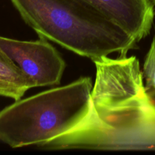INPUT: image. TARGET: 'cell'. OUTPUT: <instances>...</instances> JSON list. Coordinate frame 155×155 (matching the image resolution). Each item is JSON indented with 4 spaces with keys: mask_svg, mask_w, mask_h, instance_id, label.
Returning <instances> with one entry per match:
<instances>
[{
    "mask_svg": "<svg viewBox=\"0 0 155 155\" xmlns=\"http://www.w3.org/2000/svg\"><path fill=\"white\" fill-rule=\"evenodd\" d=\"M96 77L89 110L79 125L45 150H155V98L136 56L92 61Z\"/></svg>",
    "mask_w": 155,
    "mask_h": 155,
    "instance_id": "cell-1",
    "label": "cell"
},
{
    "mask_svg": "<svg viewBox=\"0 0 155 155\" xmlns=\"http://www.w3.org/2000/svg\"><path fill=\"white\" fill-rule=\"evenodd\" d=\"M39 36L92 61L127 54L138 43L120 25L81 0H11Z\"/></svg>",
    "mask_w": 155,
    "mask_h": 155,
    "instance_id": "cell-2",
    "label": "cell"
},
{
    "mask_svg": "<svg viewBox=\"0 0 155 155\" xmlns=\"http://www.w3.org/2000/svg\"><path fill=\"white\" fill-rule=\"evenodd\" d=\"M93 85L80 77L0 110V140L13 148L41 147L75 128L88 114Z\"/></svg>",
    "mask_w": 155,
    "mask_h": 155,
    "instance_id": "cell-3",
    "label": "cell"
},
{
    "mask_svg": "<svg viewBox=\"0 0 155 155\" xmlns=\"http://www.w3.org/2000/svg\"><path fill=\"white\" fill-rule=\"evenodd\" d=\"M0 48L21 70L34 87L60 83L66 64L46 39L21 41L0 36Z\"/></svg>",
    "mask_w": 155,
    "mask_h": 155,
    "instance_id": "cell-4",
    "label": "cell"
},
{
    "mask_svg": "<svg viewBox=\"0 0 155 155\" xmlns=\"http://www.w3.org/2000/svg\"><path fill=\"white\" fill-rule=\"evenodd\" d=\"M120 26L137 42L150 33L154 18L150 0H81Z\"/></svg>",
    "mask_w": 155,
    "mask_h": 155,
    "instance_id": "cell-5",
    "label": "cell"
},
{
    "mask_svg": "<svg viewBox=\"0 0 155 155\" xmlns=\"http://www.w3.org/2000/svg\"><path fill=\"white\" fill-rule=\"evenodd\" d=\"M32 88L28 77L0 48V96L18 101Z\"/></svg>",
    "mask_w": 155,
    "mask_h": 155,
    "instance_id": "cell-6",
    "label": "cell"
},
{
    "mask_svg": "<svg viewBox=\"0 0 155 155\" xmlns=\"http://www.w3.org/2000/svg\"><path fill=\"white\" fill-rule=\"evenodd\" d=\"M142 74L146 89L155 98V35L145 57Z\"/></svg>",
    "mask_w": 155,
    "mask_h": 155,
    "instance_id": "cell-7",
    "label": "cell"
},
{
    "mask_svg": "<svg viewBox=\"0 0 155 155\" xmlns=\"http://www.w3.org/2000/svg\"><path fill=\"white\" fill-rule=\"evenodd\" d=\"M150 1H151V2H152L153 5H155V0H150Z\"/></svg>",
    "mask_w": 155,
    "mask_h": 155,
    "instance_id": "cell-8",
    "label": "cell"
}]
</instances>
